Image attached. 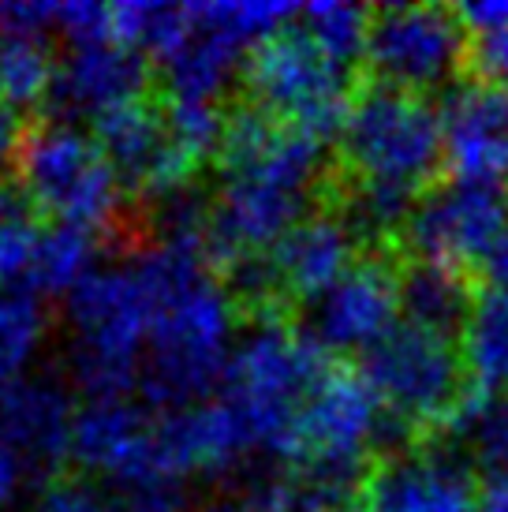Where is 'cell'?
<instances>
[{
  "instance_id": "cell-28",
  "label": "cell",
  "mask_w": 508,
  "mask_h": 512,
  "mask_svg": "<svg viewBox=\"0 0 508 512\" xmlns=\"http://www.w3.org/2000/svg\"><path fill=\"white\" fill-rule=\"evenodd\" d=\"M191 4H154V0H131L113 8V38L135 53H154L165 60L184 38Z\"/></svg>"
},
{
  "instance_id": "cell-13",
  "label": "cell",
  "mask_w": 508,
  "mask_h": 512,
  "mask_svg": "<svg viewBox=\"0 0 508 512\" xmlns=\"http://www.w3.org/2000/svg\"><path fill=\"white\" fill-rule=\"evenodd\" d=\"M508 232V199L497 187L452 184L430 191L415 202L408 217V243L419 262L460 270L467 262H482L494 243Z\"/></svg>"
},
{
  "instance_id": "cell-4",
  "label": "cell",
  "mask_w": 508,
  "mask_h": 512,
  "mask_svg": "<svg viewBox=\"0 0 508 512\" xmlns=\"http://www.w3.org/2000/svg\"><path fill=\"white\" fill-rule=\"evenodd\" d=\"M68 363L86 400L127 397L150 341V296L135 262L98 266L68 296Z\"/></svg>"
},
{
  "instance_id": "cell-32",
  "label": "cell",
  "mask_w": 508,
  "mask_h": 512,
  "mask_svg": "<svg viewBox=\"0 0 508 512\" xmlns=\"http://www.w3.org/2000/svg\"><path fill=\"white\" fill-rule=\"evenodd\" d=\"M53 30L75 49V45H94L113 38V8L94 4V0H68L53 4Z\"/></svg>"
},
{
  "instance_id": "cell-25",
  "label": "cell",
  "mask_w": 508,
  "mask_h": 512,
  "mask_svg": "<svg viewBox=\"0 0 508 512\" xmlns=\"http://www.w3.org/2000/svg\"><path fill=\"white\" fill-rule=\"evenodd\" d=\"M400 307L408 311L411 326L445 337L449 329L464 326L467 311H471V296H467L460 270L419 262L400 277Z\"/></svg>"
},
{
  "instance_id": "cell-16",
  "label": "cell",
  "mask_w": 508,
  "mask_h": 512,
  "mask_svg": "<svg viewBox=\"0 0 508 512\" xmlns=\"http://www.w3.org/2000/svg\"><path fill=\"white\" fill-rule=\"evenodd\" d=\"M441 139L456 180L508 184V90L494 83L456 86L441 105Z\"/></svg>"
},
{
  "instance_id": "cell-35",
  "label": "cell",
  "mask_w": 508,
  "mask_h": 512,
  "mask_svg": "<svg viewBox=\"0 0 508 512\" xmlns=\"http://www.w3.org/2000/svg\"><path fill=\"white\" fill-rule=\"evenodd\" d=\"M475 64L486 75V83L508 90V30L475 38Z\"/></svg>"
},
{
  "instance_id": "cell-9",
  "label": "cell",
  "mask_w": 508,
  "mask_h": 512,
  "mask_svg": "<svg viewBox=\"0 0 508 512\" xmlns=\"http://www.w3.org/2000/svg\"><path fill=\"white\" fill-rule=\"evenodd\" d=\"M247 86L262 113L277 124L325 139L344 128L348 68L329 60L303 30H284L247 60Z\"/></svg>"
},
{
  "instance_id": "cell-27",
  "label": "cell",
  "mask_w": 508,
  "mask_h": 512,
  "mask_svg": "<svg viewBox=\"0 0 508 512\" xmlns=\"http://www.w3.org/2000/svg\"><path fill=\"white\" fill-rule=\"evenodd\" d=\"M299 30L322 49L340 68H352L359 57H367L370 42V15L359 4L344 0H314L299 8Z\"/></svg>"
},
{
  "instance_id": "cell-5",
  "label": "cell",
  "mask_w": 508,
  "mask_h": 512,
  "mask_svg": "<svg viewBox=\"0 0 508 512\" xmlns=\"http://www.w3.org/2000/svg\"><path fill=\"white\" fill-rule=\"evenodd\" d=\"M385 438V408L367 378L325 370L303 404L296 434V486L303 512H333L352 494L367 456Z\"/></svg>"
},
{
  "instance_id": "cell-30",
  "label": "cell",
  "mask_w": 508,
  "mask_h": 512,
  "mask_svg": "<svg viewBox=\"0 0 508 512\" xmlns=\"http://www.w3.org/2000/svg\"><path fill=\"white\" fill-rule=\"evenodd\" d=\"M165 124H169L172 139L191 165L210 154H221L228 135V120L213 101H172Z\"/></svg>"
},
{
  "instance_id": "cell-34",
  "label": "cell",
  "mask_w": 508,
  "mask_h": 512,
  "mask_svg": "<svg viewBox=\"0 0 508 512\" xmlns=\"http://www.w3.org/2000/svg\"><path fill=\"white\" fill-rule=\"evenodd\" d=\"M116 512H184V483H150L120 490L113 498Z\"/></svg>"
},
{
  "instance_id": "cell-3",
  "label": "cell",
  "mask_w": 508,
  "mask_h": 512,
  "mask_svg": "<svg viewBox=\"0 0 508 512\" xmlns=\"http://www.w3.org/2000/svg\"><path fill=\"white\" fill-rule=\"evenodd\" d=\"M322 374V348L311 333L284 322H258L243 333L217 400L251 460L296 456L299 415Z\"/></svg>"
},
{
  "instance_id": "cell-11",
  "label": "cell",
  "mask_w": 508,
  "mask_h": 512,
  "mask_svg": "<svg viewBox=\"0 0 508 512\" xmlns=\"http://www.w3.org/2000/svg\"><path fill=\"white\" fill-rule=\"evenodd\" d=\"M71 460L116 486V494L150 483H187L172 456L165 419L154 423L127 397L86 400L75 419Z\"/></svg>"
},
{
  "instance_id": "cell-8",
  "label": "cell",
  "mask_w": 508,
  "mask_h": 512,
  "mask_svg": "<svg viewBox=\"0 0 508 512\" xmlns=\"http://www.w3.org/2000/svg\"><path fill=\"white\" fill-rule=\"evenodd\" d=\"M299 8L284 0H217L191 4L184 38L161 60L172 101H213L236 79L247 53H258L266 42L284 34V23Z\"/></svg>"
},
{
  "instance_id": "cell-40",
  "label": "cell",
  "mask_w": 508,
  "mask_h": 512,
  "mask_svg": "<svg viewBox=\"0 0 508 512\" xmlns=\"http://www.w3.org/2000/svg\"><path fill=\"white\" fill-rule=\"evenodd\" d=\"M475 512H508V483H490Z\"/></svg>"
},
{
  "instance_id": "cell-6",
  "label": "cell",
  "mask_w": 508,
  "mask_h": 512,
  "mask_svg": "<svg viewBox=\"0 0 508 512\" xmlns=\"http://www.w3.org/2000/svg\"><path fill=\"white\" fill-rule=\"evenodd\" d=\"M15 176L27 199L57 217V225L101 232L124 210V180L101 143L68 120H49L23 135Z\"/></svg>"
},
{
  "instance_id": "cell-38",
  "label": "cell",
  "mask_w": 508,
  "mask_h": 512,
  "mask_svg": "<svg viewBox=\"0 0 508 512\" xmlns=\"http://www.w3.org/2000/svg\"><path fill=\"white\" fill-rule=\"evenodd\" d=\"M19 483H23V468H19V460L12 456V449L0 441V512L15 501Z\"/></svg>"
},
{
  "instance_id": "cell-15",
  "label": "cell",
  "mask_w": 508,
  "mask_h": 512,
  "mask_svg": "<svg viewBox=\"0 0 508 512\" xmlns=\"http://www.w3.org/2000/svg\"><path fill=\"white\" fill-rule=\"evenodd\" d=\"M79 408L64 382L49 374H30L0 393V441L12 449L23 475L57 479L71 460Z\"/></svg>"
},
{
  "instance_id": "cell-23",
  "label": "cell",
  "mask_w": 508,
  "mask_h": 512,
  "mask_svg": "<svg viewBox=\"0 0 508 512\" xmlns=\"http://www.w3.org/2000/svg\"><path fill=\"white\" fill-rule=\"evenodd\" d=\"M49 337V314L27 285H0V393L30 378Z\"/></svg>"
},
{
  "instance_id": "cell-2",
  "label": "cell",
  "mask_w": 508,
  "mask_h": 512,
  "mask_svg": "<svg viewBox=\"0 0 508 512\" xmlns=\"http://www.w3.org/2000/svg\"><path fill=\"white\" fill-rule=\"evenodd\" d=\"M322 180V139L266 113L228 120L221 146V184L210 206V247L251 266L303 221Z\"/></svg>"
},
{
  "instance_id": "cell-36",
  "label": "cell",
  "mask_w": 508,
  "mask_h": 512,
  "mask_svg": "<svg viewBox=\"0 0 508 512\" xmlns=\"http://www.w3.org/2000/svg\"><path fill=\"white\" fill-rule=\"evenodd\" d=\"M460 23H464L467 34H497V30H508V0H479V4H464L460 8Z\"/></svg>"
},
{
  "instance_id": "cell-17",
  "label": "cell",
  "mask_w": 508,
  "mask_h": 512,
  "mask_svg": "<svg viewBox=\"0 0 508 512\" xmlns=\"http://www.w3.org/2000/svg\"><path fill=\"white\" fill-rule=\"evenodd\" d=\"M146 90V64L135 49L116 38L94 45H75L68 60H60L53 105L71 120H109L142 101Z\"/></svg>"
},
{
  "instance_id": "cell-10",
  "label": "cell",
  "mask_w": 508,
  "mask_h": 512,
  "mask_svg": "<svg viewBox=\"0 0 508 512\" xmlns=\"http://www.w3.org/2000/svg\"><path fill=\"white\" fill-rule=\"evenodd\" d=\"M460 356L449 337L419 326H396L367 356V382L385 415L404 427H430L460 404Z\"/></svg>"
},
{
  "instance_id": "cell-41",
  "label": "cell",
  "mask_w": 508,
  "mask_h": 512,
  "mask_svg": "<svg viewBox=\"0 0 508 512\" xmlns=\"http://www.w3.org/2000/svg\"><path fill=\"white\" fill-rule=\"evenodd\" d=\"M206 512H251L247 505H217V509H206Z\"/></svg>"
},
{
  "instance_id": "cell-24",
  "label": "cell",
  "mask_w": 508,
  "mask_h": 512,
  "mask_svg": "<svg viewBox=\"0 0 508 512\" xmlns=\"http://www.w3.org/2000/svg\"><path fill=\"white\" fill-rule=\"evenodd\" d=\"M94 270H98L94 232L75 225H53L34 243L23 281L38 296H71Z\"/></svg>"
},
{
  "instance_id": "cell-12",
  "label": "cell",
  "mask_w": 508,
  "mask_h": 512,
  "mask_svg": "<svg viewBox=\"0 0 508 512\" xmlns=\"http://www.w3.org/2000/svg\"><path fill=\"white\" fill-rule=\"evenodd\" d=\"M464 34L460 15L438 4H389L370 19L367 60L393 90H438L464 64Z\"/></svg>"
},
{
  "instance_id": "cell-22",
  "label": "cell",
  "mask_w": 508,
  "mask_h": 512,
  "mask_svg": "<svg viewBox=\"0 0 508 512\" xmlns=\"http://www.w3.org/2000/svg\"><path fill=\"white\" fill-rule=\"evenodd\" d=\"M460 363L479 393H508V296L486 292L460 326Z\"/></svg>"
},
{
  "instance_id": "cell-31",
  "label": "cell",
  "mask_w": 508,
  "mask_h": 512,
  "mask_svg": "<svg viewBox=\"0 0 508 512\" xmlns=\"http://www.w3.org/2000/svg\"><path fill=\"white\" fill-rule=\"evenodd\" d=\"M411 195L408 191H396V187L381 184H359L348 195V214L344 221L355 228V236H389L396 228H408L411 217Z\"/></svg>"
},
{
  "instance_id": "cell-14",
  "label": "cell",
  "mask_w": 508,
  "mask_h": 512,
  "mask_svg": "<svg viewBox=\"0 0 508 512\" xmlns=\"http://www.w3.org/2000/svg\"><path fill=\"white\" fill-rule=\"evenodd\" d=\"M400 281L385 262H355L337 285L311 303V337L329 352H374L396 329Z\"/></svg>"
},
{
  "instance_id": "cell-26",
  "label": "cell",
  "mask_w": 508,
  "mask_h": 512,
  "mask_svg": "<svg viewBox=\"0 0 508 512\" xmlns=\"http://www.w3.org/2000/svg\"><path fill=\"white\" fill-rule=\"evenodd\" d=\"M57 60L45 34H19L0 30V98L19 109H34L53 98Z\"/></svg>"
},
{
  "instance_id": "cell-1",
  "label": "cell",
  "mask_w": 508,
  "mask_h": 512,
  "mask_svg": "<svg viewBox=\"0 0 508 512\" xmlns=\"http://www.w3.org/2000/svg\"><path fill=\"white\" fill-rule=\"evenodd\" d=\"M150 296V341L139 385L150 404L187 412L225 385L240 348L236 299L206 266V251L154 240L131 258Z\"/></svg>"
},
{
  "instance_id": "cell-20",
  "label": "cell",
  "mask_w": 508,
  "mask_h": 512,
  "mask_svg": "<svg viewBox=\"0 0 508 512\" xmlns=\"http://www.w3.org/2000/svg\"><path fill=\"white\" fill-rule=\"evenodd\" d=\"M352 258L355 228L344 221V214H311L273 247L269 277L277 288L314 303L352 270Z\"/></svg>"
},
{
  "instance_id": "cell-18",
  "label": "cell",
  "mask_w": 508,
  "mask_h": 512,
  "mask_svg": "<svg viewBox=\"0 0 508 512\" xmlns=\"http://www.w3.org/2000/svg\"><path fill=\"white\" fill-rule=\"evenodd\" d=\"M98 143L109 157L124 187H135L139 195L165 202L169 195L184 191L191 161L172 139L165 116L150 105H131L124 113L98 124Z\"/></svg>"
},
{
  "instance_id": "cell-33",
  "label": "cell",
  "mask_w": 508,
  "mask_h": 512,
  "mask_svg": "<svg viewBox=\"0 0 508 512\" xmlns=\"http://www.w3.org/2000/svg\"><path fill=\"white\" fill-rule=\"evenodd\" d=\"M34 512H116V505L86 479H53L34 501Z\"/></svg>"
},
{
  "instance_id": "cell-29",
  "label": "cell",
  "mask_w": 508,
  "mask_h": 512,
  "mask_svg": "<svg viewBox=\"0 0 508 512\" xmlns=\"http://www.w3.org/2000/svg\"><path fill=\"white\" fill-rule=\"evenodd\" d=\"M34 202L19 180L0 176V285H19L27 277L34 243L42 236V228L34 221Z\"/></svg>"
},
{
  "instance_id": "cell-21",
  "label": "cell",
  "mask_w": 508,
  "mask_h": 512,
  "mask_svg": "<svg viewBox=\"0 0 508 512\" xmlns=\"http://www.w3.org/2000/svg\"><path fill=\"white\" fill-rule=\"evenodd\" d=\"M456 460L494 483H508V393H475L449 415Z\"/></svg>"
},
{
  "instance_id": "cell-37",
  "label": "cell",
  "mask_w": 508,
  "mask_h": 512,
  "mask_svg": "<svg viewBox=\"0 0 508 512\" xmlns=\"http://www.w3.org/2000/svg\"><path fill=\"white\" fill-rule=\"evenodd\" d=\"M19 143H23V131H19V120H15V109L0 98V169L19 154Z\"/></svg>"
},
{
  "instance_id": "cell-39",
  "label": "cell",
  "mask_w": 508,
  "mask_h": 512,
  "mask_svg": "<svg viewBox=\"0 0 508 512\" xmlns=\"http://www.w3.org/2000/svg\"><path fill=\"white\" fill-rule=\"evenodd\" d=\"M482 270H486V277H490L494 292H505L508 296V232L494 243V251L482 258Z\"/></svg>"
},
{
  "instance_id": "cell-19",
  "label": "cell",
  "mask_w": 508,
  "mask_h": 512,
  "mask_svg": "<svg viewBox=\"0 0 508 512\" xmlns=\"http://www.w3.org/2000/svg\"><path fill=\"white\" fill-rule=\"evenodd\" d=\"M479 498L471 471L452 453H411L389 456L367 479L363 512H475Z\"/></svg>"
},
{
  "instance_id": "cell-7",
  "label": "cell",
  "mask_w": 508,
  "mask_h": 512,
  "mask_svg": "<svg viewBox=\"0 0 508 512\" xmlns=\"http://www.w3.org/2000/svg\"><path fill=\"white\" fill-rule=\"evenodd\" d=\"M340 146L363 184L415 195L445 161L441 113L419 94L378 86L352 101L340 128Z\"/></svg>"
}]
</instances>
